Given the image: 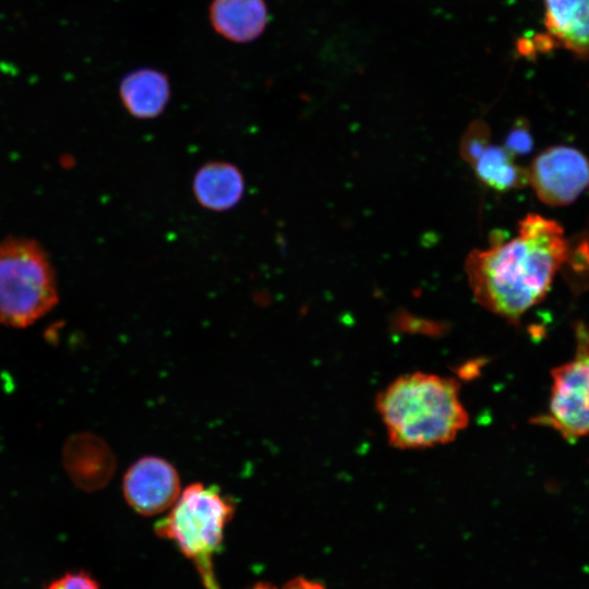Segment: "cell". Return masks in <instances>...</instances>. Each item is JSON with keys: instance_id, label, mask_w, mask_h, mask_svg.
<instances>
[{"instance_id": "7c38bea8", "label": "cell", "mask_w": 589, "mask_h": 589, "mask_svg": "<svg viewBox=\"0 0 589 589\" xmlns=\"http://www.w3.org/2000/svg\"><path fill=\"white\" fill-rule=\"evenodd\" d=\"M119 92L123 106L133 117L153 119L164 112L170 85L163 72L141 69L123 77Z\"/></svg>"}, {"instance_id": "8fae6325", "label": "cell", "mask_w": 589, "mask_h": 589, "mask_svg": "<svg viewBox=\"0 0 589 589\" xmlns=\"http://www.w3.org/2000/svg\"><path fill=\"white\" fill-rule=\"evenodd\" d=\"M209 15L216 32L236 43L252 41L267 23L264 0H214Z\"/></svg>"}, {"instance_id": "7a4b0ae2", "label": "cell", "mask_w": 589, "mask_h": 589, "mask_svg": "<svg viewBox=\"0 0 589 589\" xmlns=\"http://www.w3.org/2000/svg\"><path fill=\"white\" fill-rule=\"evenodd\" d=\"M375 408L399 449L447 444L469 423L458 381L424 372L395 378L376 395Z\"/></svg>"}, {"instance_id": "277c9868", "label": "cell", "mask_w": 589, "mask_h": 589, "mask_svg": "<svg viewBox=\"0 0 589 589\" xmlns=\"http://www.w3.org/2000/svg\"><path fill=\"white\" fill-rule=\"evenodd\" d=\"M55 269L43 247L33 239L0 242V323L27 327L58 303Z\"/></svg>"}, {"instance_id": "5bb4252c", "label": "cell", "mask_w": 589, "mask_h": 589, "mask_svg": "<svg viewBox=\"0 0 589 589\" xmlns=\"http://www.w3.org/2000/svg\"><path fill=\"white\" fill-rule=\"evenodd\" d=\"M576 291L589 287V235L582 233L568 240L567 254L561 267Z\"/></svg>"}, {"instance_id": "9a60e30c", "label": "cell", "mask_w": 589, "mask_h": 589, "mask_svg": "<svg viewBox=\"0 0 589 589\" xmlns=\"http://www.w3.org/2000/svg\"><path fill=\"white\" fill-rule=\"evenodd\" d=\"M490 129L485 121L474 120L465 131L460 142V154L471 166L490 145Z\"/></svg>"}, {"instance_id": "2e32d148", "label": "cell", "mask_w": 589, "mask_h": 589, "mask_svg": "<svg viewBox=\"0 0 589 589\" xmlns=\"http://www.w3.org/2000/svg\"><path fill=\"white\" fill-rule=\"evenodd\" d=\"M533 145L528 121L524 118L517 120L506 136L504 147L515 157L528 154Z\"/></svg>"}, {"instance_id": "4fadbf2b", "label": "cell", "mask_w": 589, "mask_h": 589, "mask_svg": "<svg viewBox=\"0 0 589 589\" xmlns=\"http://www.w3.org/2000/svg\"><path fill=\"white\" fill-rule=\"evenodd\" d=\"M472 167L482 183L500 192L529 183L528 169L517 165L515 157L504 146L490 144Z\"/></svg>"}, {"instance_id": "52a82bcc", "label": "cell", "mask_w": 589, "mask_h": 589, "mask_svg": "<svg viewBox=\"0 0 589 589\" xmlns=\"http://www.w3.org/2000/svg\"><path fill=\"white\" fill-rule=\"evenodd\" d=\"M123 496L131 508L144 516L161 514L181 494L180 477L166 459L144 456L127 470L122 483Z\"/></svg>"}, {"instance_id": "d6986e66", "label": "cell", "mask_w": 589, "mask_h": 589, "mask_svg": "<svg viewBox=\"0 0 589 589\" xmlns=\"http://www.w3.org/2000/svg\"><path fill=\"white\" fill-rule=\"evenodd\" d=\"M517 50L520 55L531 58L536 53L532 38H529V37L518 38Z\"/></svg>"}, {"instance_id": "ac0fdd59", "label": "cell", "mask_w": 589, "mask_h": 589, "mask_svg": "<svg viewBox=\"0 0 589 589\" xmlns=\"http://www.w3.org/2000/svg\"><path fill=\"white\" fill-rule=\"evenodd\" d=\"M249 589H326L322 584L306 579L304 577H296L286 582L281 588H277L271 584L257 582Z\"/></svg>"}, {"instance_id": "3957f363", "label": "cell", "mask_w": 589, "mask_h": 589, "mask_svg": "<svg viewBox=\"0 0 589 589\" xmlns=\"http://www.w3.org/2000/svg\"><path fill=\"white\" fill-rule=\"evenodd\" d=\"M236 512L232 497L216 485H188L167 516L157 521L158 537L172 541L192 562L205 589H220L214 557L221 548L227 525Z\"/></svg>"}, {"instance_id": "30bf717a", "label": "cell", "mask_w": 589, "mask_h": 589, "mask_svg": "<svg viewBox=\"0 0 589 589\" xmlns=\"http://www.w3.org/2000/svg\"><path fill=\"white\" fill-rule=\"evenodd\" d=\"M197 203L209 211L233 208L244 194V179L240 169L227 161H211L195 172L192 183Z\"/></svg>"}, {"instance_id": "e0dca14e", "label": "cell", "mask_w": 589, "mask_h": 589, "mask_svg": "<svg viewBox=\"0 0 589 589\" xmlns=\"http://www.w3.org/2000/svg\"><path fill=\"white\" fill-rule=\"evenodd\" d=\"M46 589H100L98 582L84 572L67 573L52 580Z\"/></svg>"}, {"instance_id": "ba28073f", "label": "cell", "mask_w": 589, "mask_h": 589, "mask_svg": "<svg viewBox=\"0 0 589 589\" xmlns=\"http://www.w3.org/2000/svg\"><path fill=\"white\" fill-rule=\"evenodd\" d=\"M62 461L72 482L85 491L104 488L116 467L115 455L106 442L86 432L73 435L67 441Z\"/></svg>"}, {"instance_id": "9c48e42d", "label": "cell", "mask_w": 589, "mask_h": 589, "mask_svg": "<svg viewBox=\"0 0 589 589\" xmlns=\"http://www.w3.org/2000/svg\"><path fill=\"white\" fill-rule=\"evenodd\" d=\"M543 24L555 47L589 60V0H543Z\"/></svg>"}, {"instance_id": "5b68a950", "label": "cell", "mask_w": 589, "mask_h": 589, "mask_svg": "<svg viewBox=\"0 0 589 589\" xmlns=\"http://www.w3.org/2000/svg\"><path fill=\"white\" fill-rule=\"evenodd\" d=\"M575 342L572 359L551 370L546 411L532 419L568 442L589 435V326L584 322L575 325Z\"/></svg>"}, {"instance_id": "8992f818", "label": "cell", "mask_w": 589, "mask_h": 589, "mask_svg": "<svg viewBox=\"0 0 589 589\" xmlns=\"http://www.w3.org/2000/svg\"><path fill=\"white\" fill-rule=\"evenodd\" d=\"M528 173L541 202L564 206L573 203L589 184V161L576 148L553 146L532 160Z\"/></svg>"}, {"instance_id": "6da1fadb", "label": "cell", "mask_w": 589, "mask_h": 589, "mask_svg": "<svg viewBox=\"0 0 589 589\" xmlns=\"http://www.w3.org/2000/svg\"><path fill=\"white\" fill-rule=\"evenodd\" d=\"M568 239L555 220L528 214L518 235L472 250L465 272L474 300L488 311L518 323L546 296L567 254Z\"/></svg>"}]
</instances>
